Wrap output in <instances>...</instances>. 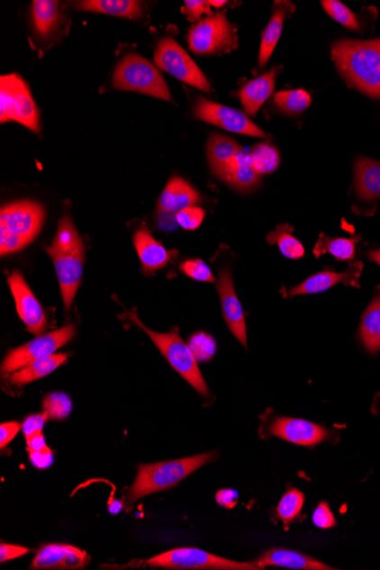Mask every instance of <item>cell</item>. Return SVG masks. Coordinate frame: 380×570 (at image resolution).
<instances>
[{
	"label": "cell",
	"instance_id": "1",
	"mask_svg": "<svg viewBox=\"0 0 380 570\" xmlns=\"http://www.w3.org/2000/svg\"><path fill=\"white\" fill-rule=\"evenodd\" d=\"M331 56L348 84L370 97H380V39L337 41Z\"/></svg>",
	"mask_w": 380,
	"mask_h": 570
},
{
	"label": "cell",
	"instance_id": "2",
	"mask_svg": "<svg viewBox=\"0 0 380 570\" xmlns=\"http://www.w3.org/2000/svg\"><path fill=\"white\" fill-rule=\"evenodd\" d=\"M47 253L53 260L64 306L68 310L81 284L86 257L84 240L68 215L59 220L58 232Z\"/></svg>",
	"mask_w": 380,
	"mask_h": 570
},
{
	"label": "cell",
	"instance_id": "3",
	"mask_svg": "<svg viewBox=\"0 0 380 570\" xmlns=\"http://www.w3.org/2000/svg\"><path fill=\"white\" fill-rule=\"evenodd\" d=\"M217 457L218 453L213 451L183 459L140 465L135 482L128 491L127 504H132L147 495L172 489L203 466L217 459Z\"/></svg>",
	"mask_w": 380,
	"mask_h": 570
},
{
	"label": "cell",
	"instance_id": "4",
	"mask_svg": "<svg viewBox=\"0 0 380 570\" xmlns=\"http://www.w3.org/2000/svg\"><path fill=\"white\" fill-rule=\"evenodd\" d=\"M129 315H131L132 322L149 336V339L157 345L159 352L166 357L172 368H174L185 382L195 388L197 393H200L203 396H209V387H207L201 370L198 368L197 358L194 356L189 345L185 344L183 339H181L178 328H174L170 332L161 334V332H157L147 328L144 323L138 319L135 313H129Z\"/></svg>",
	"mask_w": 380,
	"mask_h": 570
},
{
	"label": "cell",
	"instance_id": "5",
	"mask_svg": "<svg viewBox=\"0 0 380 570\" xmlns=\"http://www.w3.org/2000/svg\"><path fill=\"white\" fill-rule=\"evenodd\" d=\"M113 88L149 95L163 101L171 102L172 96L167 82L164 81L158 68L140 55H125L115 68Z\"/></svg>",
	"mask_w": 380,
	"mask_h": 570
},
{
	"label": "cell",
	"instance_id": "6",
	"mask_svg": "<svg viewBox=\"0 0 380 570\" xmlns=\"http://www.w3.org/2000/svg\"><path fill=\"white\" fill-rule=\"evenodd\" d=\"M0 122H17L41 132V114L29 86L19 75L0 77Z\"/></svg>",
	"mask_w": 380,
	"mask_h": 570
},
{
	"label": "cell",
	"instance_id": "7",
	"mask_svg": "<svg viewBox=\"0 0 380 570\" xmlns=\"http://www.w3.org/2000/svg\"><path fill=\"white\" fill-rule=\"evenodd\" d=\"M188 45L197 55L228 53L237 49V27L229 23L226 13H215L189 30Z\"/></svg>",
	"mask_w": 380,
	"mask_h": 570
},
{
	"label": "cell",
	"instance_id": "8",
	"mask_svg": "<svg viewBox=\"0 0 380 570\" xmlns=\"http://www.w3.org/2000/svg\"><path fill=\"white\" fill-rule=\"evenodd\" d=\"M260 438H277L295 446L314 448L323 442H334V431L304 419L276 416L263 421Z\"/></svg>",
	"mask_w": 380,
	"mask_h": 570
},
{
	"label": "cell",
	"instance_id": "9",
	"mask_svg": "<svg viewBox=\"0 0 380 570\" xmlns=\"http://www.w3.org/2000/svg\"><path fill=\"white\" fill-rule=\"evenodd\" d=\"M145 565L166 569L258 570L256 563H240L195 547H179L153 556Z\"/></svg>",
	"mask_w": 380,
	"mask_h": 570
},
{
	"label": "cell",
	"instance_id": "10",
	"mask_svg": "<svg viewBox=\"0 0 380 570\" xmlns=\"http://www.w3.org/2000/svg\"><path fill=\"white\" fill-rule=\"evenodd\" d=\"M154 60L158 68L168 75L193 87L211 92L210 82L207 81L204 73L175 39L163 38L159 41L155 50Z\"/></svg>",
	"mask_w": 380,
	"mask_h": 570
},
{
	"label": "cell",
	"instance_id": "11",
	"mask_svg": "<svg viewBox=\"0 0 380 570\" xmlns=\"http://www.w3.org/2000/svg\"><path fill=\"white\" fill-rule=\"evenodd\" d=\"M76 335V326L67 325L50 334L37 336L23 347L13 348L2 362V374L8 375L24 368L30 362L50 356L67 345Z\"/></svg>",
	"mask_w": 380,
	"mask_h": 570
},
{
	"label": "cell",
	"instance_id": "12",
	"mask_svg": "<svg viewBox=\"0 0 380 570\" xmlns=\"http://www.w3.org/2000/svg\"><path fill=\"white\" fill-rule=\"evenodd\" d=\"M45 217V207L37 202L12 203L0 213V229L11 232L28 246L41 232Z\"/></svg>",
	"mask_w": 380,
	"mask_h": 570
},
{
	"label": "cell",
	"instance_id": "13",
	"mask_svg": "<svg viewBox=\"0 0 380 570\" xmlns=\"http://www.w3.org/2000/svg\"><path fill=\"white\" fill-rule=\"evenodd\" d=\"M194 113L197 119L218 125L227 131L258 138L267 137V133L254 124L243 112L207 101L204 97L197 99Z\"/></svg>",
	"mask_w": 380,
	"mask_h": 570
},
{
	"label": "cell",
	"instance_id": "14",
	"mask_svg": "<svg viewBox=\"0 0 380 570\" xmlns=\"http://www.w3.org/2000/svg\"><path fill=\"white\" fill-rule=\"evenodd\" d=\"M8 285H10L13 297H14L17 313H19L21 321L24 322L28 331L33 335L41 336L47 326L46 313L20 271L12 272L8 277Z\"/></svg>",
	"mask_w": 380,
	"mask_h": 570
},
{
	"label": "cell",
	"instance_id": "15",
	"mask_svg": "<svg viewBox=\"0 0 380 570\" xmlns=\"http://www.w3.org/2000/svg\"><path fill=\"white\" fill-rule=\"evenodd\" d=\"M217 289L222 300L223 318L229 330L240 344L248 348V328H246L244 310L237 296L231 270L229 267H223L219 272Z\"/></svg>",
	"mask_w": 380,
	"mask_h": 570
},
{
	"label": "cell",
	"instance_id": "16",
	"mask_svg": "<svg viewBox=\"0 0 380 570\" xmlns=\"http://www.w3.org/2000/svg\"><path fill=\"white\" fill-rule=\"evenodd\" d=\"M362 271H364V263L362 262H354L348 270L342 272V274L328 267V269L311 276L299 286L283 289L282 294L284 297L312 295V294L326 292L336 286L337 284H345L349 287H360Z\"/></svg>",
	"mask_w": 380,
	"mask_h": 570
},
{
	"label": "cell",
	"instance_id": "17",
	"mask_svg": "<svg viewBox=\"0 0 380 570\" xmlns=\"http://www.w3.org/2000/svg\"><path fill=\"white\" fill-rule=\"evenodd\" d=\"M257 564L262 569L267 567H280L287 569L303 570H331L335 569L321 563L313 556L302 554L300 551L288 550V548H270L258 556Z\"/></svg>",
	"mask_w": 380,
	"mask_h": 570
},
{
	"label": "cell",
	"instance_id": "18",
	"mask_svg": "<svg viewBox=\"0 0 380 570\" xmlns=\"http://www.w3.org/2000/svg\"><path fill=\"white\" fill-rule=\"evenodd\" d=\"M200 202L201 195L197 190L187 181L175 176L168 181L159 196L158 211L161 213L176 215L189 206H196Z\"/></svg>",
	"mask_w": 380,
	"mask_h": 570
},
{
	"label": "cell",
	"instance_id": "19",
	"mask_svg": "<svg viewBox=\"0 0 380 570\" xmlns=\"http://www.w3.org/2000/svg\"><path fill=\"white\" fill-rule=\"evenodd\" d=\"M282 71V67H276L257 79L249 81L240 90L239 96L246 113L257 115L263 104L274 93L276 77Z\"/></svg>",
	"mask_w": 380,
	"mask_h": 570
},
{
	"label": "cell",
	"instance_id": "20",
	"mask_svg": "<svg viewBox=\"0 0 380 570\" xmlns=\"http://www.w3.org/2000/svg\"><path fill=\"white\" fill-rule=\"evenodd\" d=\"M133 245L140 258L142 269L146 272L163 269L171 260V254L154 239L147 228H141L136 232Z\"/></svg>",
	"mask_w": 380,
	"mask_h": 570
},
{
	"label": "cell",
	"instance_id": "21",
	"mask_svg": "<svg viewBox=\"0 0 380 570\" xmlns=\"http://www.w3.org/2000/svg\"><path fill=\"white\" fill-rule=\"evenodd\" d=\"M354 189L362 201L380 198V162L369 158L357 159L354 171Z\"/></svg>",
	"mask_w": 380,
	"mask_h": 570
},
{
	"label": "cell",
	"instance_id": "22",
	"mask_svg": "<svg viewBox=\"0 0 380 570\" xmlns=\"http://www.w3.org/2000/svg\"><path fill=\"white\" fill-rule=\"evenodd\" d=\"M136 0H84L77 2L75 6L77 11L99 13L127 19L137 20L144 15V5Z\"/></svg>",
	"mask_w": 380,
	"mask_h": 570
},
{
	"label": "cell",
	"instance_id": "23",
	"mask_svg": "<svg viewBox=\"0 0 380 570\" xmlns=\"http://www.w3.org/2000/svg\"><path fill=\"white\" fill-rule=\"evenodd\" d=\"M243 152V149L231 138L213 133L207 141V158L213 174L222 178L232 161Z\"/></svg>",
	"mask_w": 380,
	"mask_h": 570
},
{
	"label": "cell",
	"instance_id": "24",
	"mask_svg": "<svg viewBox=\"0 0 380 570\" xmlns=\"http://www.w3.org/2000/svg\"><path fill=\"white\" fill-rule=\"evenodd\" d=\"M34 32L41 41L53 37L62 23L63 15L59 2L55 0H36L32 10Z\"/></svg>",
	"mask_w": 380,
	"mask_h": 570
},
{
	"label": "cell",
	"instance_id": "25",
	"mask_svg": "<svg viewBox=\"0 0 380 570\" xmlns=\"http://www.w3.org/2000/svg\"><path fill=\"white\" fill-rule=\"evenodd\" d=\"M260 176L250 163L249 153L241 152L220 179L240 192H250L260 184Z\"/></svg>",
	"mask_w": 380,
	"mask_h": 570
},
{
	"label": "cell",
	"instance_id": "26",
	"mask_svg": "<svg viewBox=\"0 0 380 570\" xmlns=\"http://www.w3.org/2000/svg\"><path fill=\"white\" fill-rule=\"evenodd\" d=\"M68 353L53 354V356L38 358L30 362L24 368L15 371L10 377V382L15 386H24L29 383L46 377L53 373L59 366L66 364Z\"/></svg>",
	"mask_w": 380,
	"mask_h": 570
},
{
	"label": "cell",
	"instance_id": "27",
	"mask_svg": "<svg viewBox=\"0 0 380 570\" xmlns=\"http://www.w3.org/2000/svg\"><path fill=\"white\" fill-rule=\"evenodd\" d=\"M358 334L366 351L371 354L380 351V288L362 314Z\"/></svg>",
	"mask_w": 380,
	"mask_h": 570
},
{
	"label": "cell",
	"instance_id": "28",
	"mask_svg": "<svg viewBox=\"0 0 380 570\" xmlns=\"http://www.w3.org/2000/svg\"><path fill=\"white\" fill-rule=\"evenodd\" d=\"M287 5L279 6L278 10L272 15L269 24L262 34V41L260 47V54H258V66L263 68L269 60L270 56L274 53L276 46L278 44L280 36H282L285 19H286Z\"/></svg>",
	"mask_w": 380,
	"mask_h": 570
},
{
	"label": "cell",
	"instance_id": "29",
	"mask_svg": "<svg viewBox=\"0 0 380 570\" xmlns=\"http://www.w3.org/2000/svg\"><path fill=\"white\" fill-rule=\"evenodd\" d=\"M357 241L353 239H330V237L321 236L315 245L314 256L321 257L322 254L330 253L339 261H351L356 257Z\"/></svg>",
	"mask_w": 380,
	"mask_h": 570
},
{
	"label": "cell",
	"instance_id": "30",
	"mask_svg": "<svg viewBox=\"0 0 380 570\" xmlns=\"http://www.w3.org/2000/svg\"><path fill=\"white\" fill-rule=\"evenodd\" d=\"M292 226L282 224L276 231L270 232L269 236H267V241L270 244H277L280 252L285 257L292 258V260H297V258H303L305 249L301 241L292 235Z\"/></svg>",
	"mask_w": 380,
	"mask_h": 570
},
{
	"label": "cell",
	"instance_id": "31",
	"mask_svg": "<svg viewBox=\"0 0 380 570\" xmlns=\"http://www.w3.org/2000/svg\"><path fill=\"white\" fill-rule=\"evenodd\" d=\"M68 548L67 544H47L39 548L30 569H64Z\"/></svg>",
	"mask_w": 380,
	"mask_h": 570
},
{
	"label": "cell",
	"instance_id": "32",
	"mask_svg": "<svg viewBox=\"0 0 380 570\" xmlns=\"http://www.w3.org/2000/svg\"><path fill=\"white\" fill-rule=\"evenodd\" d=\"M305 503L303 492L295 487H288L286 493L280 499L276 513L285 525L292 524L300 516Z\"/></svg>",
	"mask_w": 380,
	"mask_h": 570
},
{
	"label": "cell",
	"instance_id": "33",
	"mask_svg": "<svg viewBox=\"0 0 380 570\" xmlns=\"http://www.w3.org/2000/svg\"><path fill=\"white\" fill-rule=\"evenodd\" d=\"M276 106L286 114H300L311 105V96L303 89L285 90L275 96Z\"/></svg>",
	"mask_w": 380,
	"mask_h": 570
},
{
	"label": "cell",
	"instance_id": "34",
	"mask_svg": "<svg viewBox=\"0 0 380 570\" xmlns=\"http://www.w3.org/2000/svg\"><path fill=\"white\" fill-rule=\"evenodd\" d=\"M250 163L260 175L271 174L279 167L278 150L269 144H258L249 153Z\"/></svg>",
	"mask_w": 380,
	"mask_h": 570
},
{
	"label": "cell",
	"instance_id": "35",
	"mask_svg": "<svg viewBox=\"0 0 380 570\" xmlns=\"http://www.w3.org/2000/svg\"><path fill=\"white\" fill-rule=\"evenodd\" d=\"M42 408L49 414L50 419L63 421L70 416L72 412V400L66 393L54 392L47 395L42 401Z\"/></svg>",
	"mask_w": 380,
	"mask_h": 570
},
{
	"label": "cell",
	"instance_id": "36",
	"mask_svg": "<svg viewBox=\"0 0 380 570\" xmlns=\"http://www.w3.org/2000/svg\"><path fill=\"white\" fill-rule=\"evenodd\" d=\"M322 6L332 19L344 25L345 28L354 30V32L360 30V24H358L356 15L344 4L337 2V0H326V2H322Z\"/></svg>",
	"mask_w": 380,
	"mask_h": 570
},
{
	"label": "cell",
	"instance_id": "37",
	"mask_svg": "<svg viewBox=\"0 0 380 570\" xmlns=\"http://www.w3.org/2000/svg\"><path fill=\"white\" fill-rule=\"evenodd\" d=\"M188 345L197 361H210L217 352V343L205 332L200 331L194 334Z\"/></svg>",
	"mask_w": 380,
	"mask_h": 570
},
{
	"label": "cell",
	"instance_id": "38",
	"mask_svg": "<svg viewBox=\"0 0 380 570\" xmlns=\"http://www.w3.org/2000/svg\"><path fill=\"white\" fill-rule=\"evenodd\" d=\"M179 269L187 277L197 280V282L217 283L210 267L204 261L200 260V258H193V260L181 263Z\"/></svg>",
	"mask_w": 380,
	"mask_h": 570
},
{
	"label": "cell",
	"instance_id": "39",
	"mask_svg": "<svg viewBox=\"0 0 380 570\" xmlns=\"http://www.w3.org/2000/svg\"><path fill=\"white\" fill-rule=\"evenodd\" d=\"M205 213L198 206H189L176 214V222L185 231H196L204 220Z\"/></svg>",
	"mask_w": 380,
	"mask_h": 570
},
{
	"label": "cell",
	"instance_id": "40",
	"mask_svg": "<svg viewBox=\"0 0 380 570\" xmlns=\"http://www.w3.org/2000/svg\"><path fill=\"white\" fill-rule=\"evenodd\" d=\"M184 14L187 15L190 23H200L202 21V15H213V11H211V4L210 2H205V0H187L185 2V6L183 7Z\"/></svg>",
	"mask_w": 380,
	"mask_h": 570
},
{
	"label": "cell",
	"instance_id": "41",
	"mask_svg": "<svg viewBox=\"0 0 380 570\" xmlns=\"http://www.w3.org/2000/svg\"><path fill=\"white\" fill-rule=\"evenodd\" d=\"M312 521L315 526L321 529H330L336 526V518L331 511L330 503L321 502L318 504L313 511Z\"/></svg>",
	"mask_w": 380,
	"mask_h": 570
},
{
	"label": "cell",
	"instance_id": "42",
	"mask_svg": "<svg viewBox=\"0 0 380 570\" xmlns=\"http://www.w3.org/2000/svg\"><path fill=\"white\" fill-rule=\"evenodd\" d=\"M49 421V414L45 412L42 413L32 414V416L25 418L23 424L24 438L27 439L29 436L38 433V431H42L46 422Z\"/></svg>",
	"mask_w": 380,
	"mask_h": 570
},
{
	"label": "cell",
	"instance_id": "43",
	"mask_svg": "<svg viewBox=\"0 0 380 570\" xmlns=\"http://www.w3.org/2000/svg\"><path fill=\"white\" fill-rule=\"evenodd\" d=\"M21 430H23V425L17 421L3 422L0 425V448L2 450L14 439Z\"/></svg>",
	"mask_w": 380,
	"mask_h": 570
},
{
	"label": "cell",
	"instance_id": "44",
	"mask_svg": "<svg viewBox=\"0 0 380 570\" xmlns=\"http://www.w3.org/2000/svg\"><path fill=\"white\" fill-rule=\"evenodd\" d=\"M30 461L38 469H46L53 465L54 455L49 447L42 448V450L29 452Z\"/></svg>",
	"mask_w": 380,
	"mask_h": 570
},
{
	"label": "cell",
	"instance_id": "45",
	"mask_svg": "<svg viewBox=\"0 0 380 570\" xmlns=\"http://www.w3.org/2000/svg\"><path fill=\"white\" fill-rule=\"evenodd\" d=\"M29 552L30 548L28 547L13 546V544L2 542V544H0V561L6 563V561L20 558V556L27 555Z\"/></svg>",
	"mask_w": 380,
	"mask_h": 570
},
{
	"label": "cell",
	"instance_id": "46",
	"mask_svg": "<svg viewBox=\"0 0 380 570\" xmlns=\"http://www.w3.org/2000/svg\"><path fill=\"white\" fill-rule=\"evenodd\" d=\"M215 500L222 507L234 508L237 501H239V493L234 490H222L215 495Z\"/></svg>",
	"mask_w": 380,
	"mask_h": 570
},
{
	"label": "cell",
	"instance_id": "47",
	"mask_svg": "<svg viewBox=\"0 0 380 570\" xmlns=\"http://www.w3.org/2000/svg\"><path fill=\"white\" fill-rule=\"evenodd\" d=\"M27 439V450L29 452L42 450V448L47 447L46 439L42 431H38V433L29 436Z\"/></svg>",
	"mask_w": 380,
	"mask_h": 570
},
{
	"label": "cell",
	"instance_id": "48",
	"mask_svg": "<svg viewBox=\"0 0 380 570\" xmlns=\"http://www.w3.org/2000/svg\"><path fill=\"white\" fill-rule=\"evenodd\" d=\"M368 258L371 261H374L380 266V249L371 250V252L368 253Z\"/></svg>",
	"mask_w": 380,
	"mask_h": 570
},
{
	"label": "cell",
	"instance_id": "49",
	"mask_svg": "<svg viewBox=\"0 0 380 570\" xmlns=\"http://www.w3.org/2000/svg\"><path fill=\"white\" fill-rule=\"evenodd\" d=\"M210 4H211V6L222 7V6L226 5L227 2H224V0H222V2H217V0H211Z\"/></svg>",
	"mask_w": 380,
	"mask_h": 570
}]
</instances>
